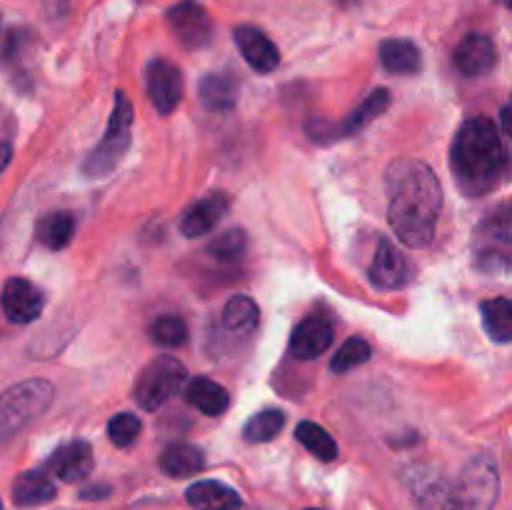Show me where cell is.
I'll use <instances>...</instances> for the list:
<instances>
[{
  "label": "cell",
  "mask_w": 512,
  "mask_h": 510,
  "mask_svg": "<svg viewBox=\"0 0 512 510\" xmlns=\"http://www.w3.org/2000/svg\"><path fill=\"white\" fill-rule=\"evenodd\" d=\"M385 188L390 228L400 243L408 248L430 245L443 208L438 175L423 160H395L385 173Z\"/></svg>",
  "instance_id": "cell-1"
},
{
  "label": "cell",
  "mask_w": 512,
  "mask_h": 510,
  "mask_svg": "<svg viewBox=\"0 0 512 510\" xmlns=\"http://www.w3.org/2000/svg\"><path fill=\"white\" fill-rule=\"evenodd\" d=\"M368 358H370L368 340H363L355 335V338H348L343 345H340V350L335 353V358H333V370L335 373H348V370L368 363Z\"/></svg>",
  "instance_id": "cell-31"
},
{
  "label": "cell",
  "mask_w": 512,
  "mask_h": 510,
  "mask_svg": "<svg viewBox=\"0 0 512 510\" xmlns=\"http://www.w3.org/2000/svg\"><path fill=\"white\" fill-rule=\"evenodd\" d=\"M10 158H13V145H10L8 140L0 138V173H3V170L8 168Z\"/></svg>",
  "instance_id": "cell-35"
},
{
  "label": "cell",
  "mask_w": 512,
  "mask_h": 510,
  "mask_svg": "<svg viewBox=\"0 0 512 510\" xmlns=\"http://www.w3.org/2000/svg\"><path fill=\"white\" fill-rule=\"evenodd\" d=\"M245 248H248V238H245L243 230H225L223 235L213 240L208 245V253L218 260H238L245 255Z\"/></svg>",
  "instance_id": "cell-32"
},
{
  "label": "cell",
  "mask_w": 512,
  "mask_h": 510,
  "mask_svg": "<svg viewBox=\"0 0 512 510\" xmlns=\"http://www.w3.org/2000/svg\"><path fill=\"white\" fill-rule=\"evenodd\" d=\"M75 233V218L70 213H48L35 225V235L48 250H60L70 243Z\"/></svg>",
  "instance_id": "cell-24"
},
{
  "label": "cell",
  "mask_w": 512,
  "mask_h": 510,
  "mask_svg": "<svg viewBox=\"0 0 512 510\" xmlns=\"http://www.w3.org/2000/svg\"><path fill=\"white\" fill-rule=\"evenodd\" d=\"M148 95L160 115H170L183 100V73L168 60H153L145 73Z\"/></svg>",
  "instance_id": "cell-9"
},
{
  "label": "cell",
  "mask_w": 512,
  "mask_h": 510,
  "mask_svg": "<svg viewBox=\"0 0 512 510\" xmlns=\"http://www.w3.org/2000/svg\"><path fill=\"white\" fill-rule=\"evenodd\" d=\"M168 25L188 50L205 48L213 40V20L198 0H180L168 10Z\"/></svg>",
  "instance_id": "cell-8"
},
{
  "label": "cell",
  "mask_w": 512,
  "mask_h": 510,
  "mask_svg": "<svg viewBox=\"0 0 512 510\" xmlns=\"http://www.w3.org/2000/svg\"><path fill=\"white\" fill-rule=\"evenodd\" d=\"M233 38L250 68L258 70V73H273L278 68L280 53L263 30L253 28V25H240V28H235Z\"/></svg>",
  "instance_id": "cell-14"
},
{
  "label": "cell",
  "mask_w": 512,
  "mask_h": 510,
  "mask_svg": "<svg viewBox=\"0 0 512 510\" xmlns=\"http://www.w3.org/2000/svg\"><path fill=\"white\" fill-rule=\"evenodd\" d=\"M258 305L248 295H233L223 308V325L233 333H250L258 325Z\"/></svg>",
  "instance_id": "cell-28"
},
{
  "label": "cell",
  "mask_w": 512,
  "mask_h": 510,
  "mask_svg": "<svg viewBox=\"0 0 512 510\" xmlns=\"http://www.w3.org/2000/svg\"><path fill=\"white\" fill-rule=\"evenodd\" d=\"M500 125H503L505 133L512 138V98L503 105V110H500Z\"/></svg>",
  "instance_id": "cell-34"
},
{
  "label": "cell",
  "mask_w": 512,
  "mask_h": 510,
  "mask_svg": "<svg viewBox=\"0 0 512 510\" xmlns=\"http://www.w3.org/2000/svg\"><path fill=\"white\" fill-rule=\"evenodd\" d=\"M475 260L488 273H512V213H493L475 233Z\"/></svg>",
  "instance_id": "cell-6"
},
{
  "label": "cell",
  "mask_w": 512,
  "mask_h": 510,
  "mask_svg": "<svg viewBox=\"0 0 512 510\" xmlns=\"http://www.w3.org/2000/svg\"><path fill=\"white\" fill-rule=\"evenodd\" d=\"M285 415L280 410H263L245 423V440L248 443H268L283 430Z\"/></svg>",
  "instance_id": "cell-29"
},
{
  "label": "cell",
  "mask_w": 512,
  "mask_h": 510,
  "mask_svg": "<svg viewBox=\"0 0 512 510\" xmlns=\"http://www.w3.org/2000/svg\"><path fill=\"white\" fill-rule=\"evenodd\" d=\"M333 345V325L323 318H305L290 338V353L300 360H313Z\"/></svg>",
  "instance_id": "cell-16"
},
{
  "label": "cell",
  "mask_w": 512,
  "mask_h": 510,
  "mask_svg": "<svg viewBox=\"0 0 512 510\" xmlns=\"http://www.w3.org/2000/svg\"><path fill=\"white\" fill-rule=\"evenodd\" d=\"M0 510H3V503H0Z\"/></svg>",
  "instance_id": "cell-37"
},
{
  "label": "cell",
  "mask_w": 512,
  "mask_h": 510,
  "mask_svg": "<svg viewBox=\"0 0 512 510\" xmlns=\"http://www.w3.org/2000/svg\"><path fill=\"white\" fill-rule=\"evenodd\" d=\"M483 310V325L495 343H510L512 340V298H493L480 305Z\"/></svg>",
  "instance_id": "cell-25"
},
{
  "label": "cell",
  "mask_w": 512,
  "mask_h": 510,
  "mask_svg": "<svg viewBox=\"0 0 512 510\" xmlns=\"http://www.w3.org/2000/svg\"><path fill=\"white\" fill-rule=\"evenodd\" d=\"M235 98H238V88L228 75L208 73L200 80V100H203L205 108L225 113V110L235 108Z\"/></svg>",
  "instance_id": "cell-23"
},
{
  "label": "cell",
  "mask_w": 512,
  "mask_h": 510,
  "mask_svg": "<svg viewBox=\"0 0 512 510\" xmlns=\"http://www.w3.org/2000/svg\"><path fill=\"white\" fill-rule=\"evenodd\" d=\"M458 498L463 510H493L500 495V470L490 455L468 460L458 480Z\"/></svg>",
  "instance_id": "cell-7"
},
{
  "label": "cell",
  "mask_w": 512,
  "mask_h": 510,
  "mask_svg": "<svg viewBox=\"0 0 512 510\" xmlns=\"http://www.w3.org/2000/svg\"><path fill=\"white\" fill-rule=\"evenodd\" d=\"M310 510H318V508H310Z\"/></svg>",
  "instance_id": "cell-38"
},
{
  "label": "cell",
  "mask_w": 512,
  "mask_h": 510,
  "mask_svg": "<svg viewBox=\"0 0 512 510\" xmlns=\"http://www.w3.org/2000/svg\"><path fill=\"white\" fill-rule=\"evenodd\" d=\"M228 198L223 193H213L208 198L198 200V203L190 205L188 210L180 218V233L185 238H200V235H208L215 225L220 223L225 213H228Z\"/></svg>",
  "instance_id": "cell-15"
},
{
  "label": "cell",
  "mask_w": 512,
  "mask_h": 510,
  "mask_svg": "<svg viewBox=\"0 0 512 510\" xmlns=\"http://www.w3.org/2000/svg\"><path fill=\"white\" fill-rule=\"evenodd\" d=\"M150 338L163 348H178L188 340V325L178 315H163L150 325Z\"/></svg>",
  "instance_id": "cell-30"
},
{
  "label": "cell",
  "mask_w": 512,
  "mask_h": 510,
  "mask_svg": "<svg viewBox=\"0 0 512 510\" xmlns=\"http://www.w3.org/2000/svg\"><path fill=\"white\" fill-rule=\"evenodd\" d=\"M0 305H3V313L10 323L25 325L38 320V315L43 313L45 308V298L30 280L10 278L8 283L3 285Z\"/></svg>",
  "instance_id": "cell-10"
},
{
  "label": "cell",
  "mask_w": 512,
  "mask_h": 510,
  "mask_svg": "<svg viewBox=\"0 0 512 510\" xmlns=\"http://www.w3.org/2000/svg\"><path fill=\"white\" fill-rule=\"evenodd\" d=\"M188 503L195 510H240L243 500L230 485L218 483V480H198L190 485L185 493Z\"/></svg>",
  "instance_id": "cell-18"
},
{
  "label": "cell",
  "mask_w": 512,
  "mask_h": 510,
  "mask_svg": "<svg viewBox=\"0 0 512 510\" xmlns=\"http://www.w3.org/2000/svg\"><path fill=\"white\" fill-rule=\"evenodd\" d=\"M53 385L48 380H25L0 393V438H10L45 413L53 403Z\"/></svg>",
  "instance_id": "cell-4"
},
{
  "label": "cell",
  "mask_w": 512,
  "mask_h": 510,
  "mask_svg": "<svg viewBox=\"0 0 512 510\" xmlns=\"http://www.w3.org/2000/svg\"><path fill=\"white\" fill-rule=\"evenodd\" d=\"M48 473H53L55 478L65 480V483H78V480L88 478L90 470H93V448H90L85 440H73V443H65L50 455L48 460Z\"/></svg>",
  "instance_id": "cell-13"
},
{
  "label": "cell",
  "mask_w": 512,
  "mask_h": 510,
  "mask_svg": "<svg viewBox=\"0 0 512 510\" xmlns=\"http://www.w3.org/2000/svg\"><path fill=\"white\" fill-rule=\"evenodd\" d=\"M185 365L180 360L170 358V355H160V358L150 360L143 370H140L138 380H135L133 398L143 410H158L173 398L185 383Z\"/></svg>",
  "instance_id": "cell-5"
},
{
  "label": "cell",
  "mask_w": 512,
  "mask_h": 510,
  "mask_svg": "<svg viewBox=\"0 0 512 510\" xmlns=\"http://www.w3.org/2000/svg\"><path fill=\"white\" fill-rule=\"evenodd\" d=\"M108 435L110 440H113V445H118V448H128V445H133L135 440H138L140 420L135 418L133 413L113 415L108 423Z\"/></svg>",
  "instance_id": "cell-33"
},
{
  "label": "cell",
  "mask_w": 512,
  "mask_h": 510,
  "mask_svg": "<svg viewBox=\"0 0 512 510\" xmlns=\"http://www.w3.org/2000/svg\"><path fill=\"white\" fill-rule=\"evenodd\" d=\"M388 108H390V90H385V88L373 90V93L363 100V105L350 113V118L345 120L343 128H340V133H343V138L345 135H355L358 130H363L365 125L373 123L375 118H380V115H383Z\"/></svg>",
  "instance_id": "cell-26"
},
{
  "label": "cell",
  "mask_w": 512,
  "mask_h": 510,
  "mask_svg": "<svg viewBox=\"0 0 512 510\" xmlns=\"http://www.w3.org/2000/svg\"><path fill=\"white\" fill-rule=\"evenodd\" d=\"M505 163L508 155L493 120L470 118L460 125L450 148V168L465 195L475 198L493 190L503 178Z\"/></svg>",
  "instance_id": "cell-2"
},
{
  "label": "cell",
  "mask_w": 512,
  "mask_h": 510,
  "mask_svg": "<svg viewBox=\"0 0 512 510\" xmlns=\"http://www.w3.org/2000/svg\"><path fill=\"white\" fill-rule=\"evenodd\" d=\"M380 63L390 73L410 75L423 68V55H420L418 45L410 40H385L380 45Z\"/></svg>",
  "instance_id": "cell-20"
},
{
  "label": "cell",
  "mask_w": 512,
  "mask_h": 510,
  "mask_svg": "<svg viewBox=\"0 0 512 510\" xmlns=\"http://www.w3.org/2000/svg\"><path fill=\"white\" fill-rule=\"evenodd\" d=\"M503 3H505V5H508V8H512V0H503Z\"/></svg>",
  "instance_id": "cell-36"
},
{
  "label": "cell",
  "mask_w": 512,
  "mask_h": 510,
  "mask_svg": "<svg viewBox=\"0 0 512 510\" xmlns=\"http://www.w3.org/2000/svg\"><path fill=\"white\" fill-rule=\"evenodd\" d=\"M455 68L460 70L468 78H480V75H488L495 68V45L488 35L483 33H470L455 48Z\"/></svg>",
  "instance_id": "cell-12"
},
{
  "label": "cell",
  "mask_w": 512,
  "mask_h": 510,
  "mask_svg": "<svg viewBox=\"0 0 512 510\" xmlns=\"http://www.w3.org/2000/svg\"><path fill=\"white\" fill-rule=\"evenodd\" d=\"M130 128H133V105H130L128 95L118 90L113 98V113H110L103 140L90 150L83 163V173L88 178H105V175L118 168L120 160L130 148Z\"/></svg>",
  "instance_id": "cell-3"
},
{
  "label": "cell",
  "mask_w": 512,
  "mask_h": 510,
  "mask_svg": "<svg viewBox=\"0 0 512 510\" xmlns=\"http://www.w3.org/2000/svg\"><path fill=\"white\" fill-rule=\"evenodd\" d=\"M205 465L203 453L195 445H170L163 455H160V470L170 478H188V475L200 473Z\"/></svg>",
  "instance_id": "cell-22"
},
{
  "label": "cell",
  "mask_w": 512,
  "mask_h": 510,
  "mask_svg": "<svg viewBox=\"0 0 512 510\" xmlns=\"http://www.w3.org/2000/svg\"><path fill=\"white\" fill-rule=\"evenodd\" d=\"M295 438H298L315 458L323 460V463H330V460L338 458V443H335L333 435H330L323 425L303 420V423L295 428Z\"/></svg>",
  "instance_id": "cell-27"
},
{
  "label": "cell",
  "mask_w": 512,
  "mask_h": 510,
  "mask_svg": "<svg viewBox=\"0 0 512 510\" xmlns=\"http://www.w3.org/2000/svg\"><path fill=\"white\" fill-rule=\"evenodd\" d=\"M413 490L420 510H463L458 490L440 475H415Z\"/></svg>",
  "instance_id": "cell-17"
},
{
  "label": "cell",
  "mask_w": 512,
  "mask_h": 510,
  "mask_svg": "<svg viewBox=\"0 0 512 510\" xmlns=\"http://www.w3.org/2000/svg\"><path fill=\"white\" fill-rule=\"evenodd\" d=\"M370 283L378 285L383 290H395L403 288L410 278L408 260L403 258L398 248H395L390 240H378V248H375L373 263H370Z\"/></svg>",
  "instance_id": "cell-11"
},
{
  "label": "cell",
  "mask_w": 512,
  "mask_h": 510,
  "mask_svg": "<svg viewBox=\"0 0 512 510\" xmlns=\"http://www.w3.org/2000/svg\"><path fill=\"white\" fill-rule=\"evenodd\" d=\"M188 400L193 408H198L205 415H223L230 405L228 390L215 383V380L203 378V375L190 380Z\"/></svg>",
  "instance_id": "cell-21"
},
{
  "label": "cell",
  "mask_w": 512,
  "mask_h": 510,
  "mask_svg": "<svg viewBox=\"0 0 512 510\" xmlns=\"http://www.w3.org/2000/svg\"><path fill=\"white\" fill-rule=\"evenodd\" d=\"M55 498V483L43 470L20 473L13 483V503L18 508H38Z\"/></svg>",
  "instance_id": "cell-19"
}]
</instances>
